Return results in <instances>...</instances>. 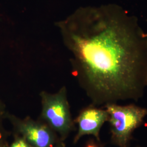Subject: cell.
Wrapping results in <instances>:
<instances>
[{"label":"cell","instance_id":"6da1fadb","mask_svg":"<svg viewBox=\"0 0 147 147\" xmlns=\"http://www.w3.org/2000/svg\"><path fill=\"white\" fill-rule=\"evenodd\" d=\"M58 28L75 76L94 105L137 100L147 87V33L115 7L82 9Z\"/></svg>","mask_w":147,"mask_h":147},{"label":"cell","instance_id":"7a4b0ae2","mask_svg":"<svg viewBox=\"0 0 147 147\" xmlns=\"http://www.w3.org/2000/svg\"><path fill=\"white\" fill-rule=\"evenodd\" d=\"M40 96L42 119L64 141L74 126L66 88L63 87L55 93L42 91Z\"/></svg>","mask_w":147,"mask_h":147},{"label":"cell","instance_id":"3957f363","mask_svg":"<svg viewBox=\"0 0 147 147\" xmlns=\"http://www.w3.org/2000/svg\"><path fill=\"white\" fill-rule=\"evenodd\" d=\"M109 114L112 140L119 147H127L133 131L142 124L147 110L135 105H105Z\"/></svg>","mask_w":147,"mask_h":147},{"label":"cell","instance_id":"277c9868","mask_svg":"<svg viewBox=\"0 0 147 147\" xmlns=\"http://www.w3.org/2000/svg\"><path fill=\"white\" fill-rule=\"evenodd\" d=\"M7 118L14 127L15 134L23 138L33 147H56L62 141L44 121L27 117L24 119L8 115Z\"/></svg>","mask_w":147,"mask_h":147},{"label":"cell","instance_id":"5b68a950","mask_svg":"<svg viewBox=\"0 0 147 147\" xmlns=\"http://www.w3.org/2000/svg\"><path fill=\"white\" fill-rule=\"evenodd\" d=\"M109 119V114L106 110L90 107L82 111L75 121L78 124V131L74 138V143H76L82 137L93 135L100 140V129Z\"/></svg>","mask_w":147,"mask_h":147},{"label":"cell","instance_id":"8992f818","mask_svg":"<svg viewBox=\"0 0 147 147\" xmlns=\"http://www.w3.org/2000/svg\"><path fill=\"white\" fill-rule=\"evenodd\" d=\"M8 113L7 112L5 105L0 100V147H8V133L3 126V121L7 118Z\"/></svg>","mask_w":147,"mask_h":147},{"label":"cell","instance_id":"52a82bcc","mask_svg":"<svg viewBox=\"0 0 147 147\" xmlns=\"http://www.w3.org/2000/svg\"><path fill=\"white\" fill-rule=\"evenodd\" d=\"M8 147H33L21 136L14 135V139L11 145Z\"/></svg>","mask_w":147,"mask_h":147},{"label":"cell","instance_id":"ba28073f","mask_svg":"<svg viewBox=\"0 0 147 147\" xmlns=\"http://www.w3.org/2000/svg\"><path fill=\"white\" fill-rule=\"evenodd\" d=\"M86 147H98V146L94 143H89Z\"/></svg>","mask_w":147,"mask_h":147},{"label":"cell","instance_id":"9c48e42d","mask_svg":"<svg viewBox=\"0 0 147 147\" xmlns=\"http://www.w3.org/2000/svg\"><path fill=\"white\" fill-rule=\"evenodd\" d=\"M56 147H65V144H64L63 141H61V142H60V143L58 144V145L56 146Z\"/></svg>","mask_w":147,"mask_h":147}]
</instances>
